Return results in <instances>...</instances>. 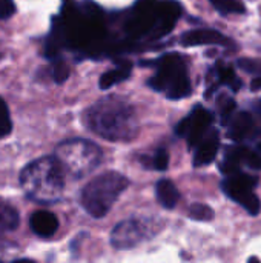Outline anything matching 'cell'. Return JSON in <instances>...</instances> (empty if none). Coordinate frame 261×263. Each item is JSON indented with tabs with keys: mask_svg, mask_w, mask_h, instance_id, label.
Instances as JSON below:
<instances>
[{
	"mask_svg": "<svg viewBox=\"0 0 261 263\" xmlns=\"http://www.w3.org/2000/svg\"><path fill=\"white\" fill-rule=\"evenodd\" d=\"M86 126L109 142H131L138 134L135 109L117 96H108L95 102L85 112Z\"/></svg>",
	"mask_w": 261,
	"mask_h": 263,
	"instance_id": "obj_1",
	"label": "cell"
},
{
	"mask_svg": "<svg viewBox=\"0 0 261 263\" xmlns=\"http://www.w3.org/2000/svg\"><path fill=\"white\" fill-rule=\"evenodd\" d=\"M260 109H261V102H260Z\"/></svg>",
	"mask_w": 261,
	"mask_h": 263,
	"instance_id": "obj_28",
	"label": "cell"
},
{
	"mask_svg": "<svg viewBox=\"0 0 261 263\" xmlns=\"http://www.w3.org/2000/svg\"><path fill=\"white\" fill-rule=\"evenodd\" d=\"M211 5L215 8L217 12L222 15H231V14H245L246 6L242 0H209Z\"/></svg>",
	"mask_w": 261,
	"mask_h": 263,
	"instance_id": "obj_20",
	"label": "cell"
},
{
	"mask_svg": "<svg viewBox=\"0 0 261 263\" xmlns=\"http://www.w3.org/2000/svg\"><path fill=\"white\" fill-rule=\"evenodd\" d=\"M235 108H237V103L235 100L228 96V94H222L217 100V109L220 112V117H222V123L223 125H228L229 120L232 119L234 112H235Z\"/></svg>",
	"mask_w": 261,
	"mask_h": 263,
	"instance_id": "obj_21",
	"label": "cell"
},
{
	"mask_svg": "<svg viewBox=\"0 0 261 263\" xmlns=\"http://www.w3.org/2000/svg\"><path fill=\"white\" fill-rule=\"evenodd\" d=\"M54 62V65H52V79H54V82L55 83H63V82H66V79L69 77V66H68V63L63 60V59H55V60H52Z\"/></svg>",
	"mask_w": 261,
	"mask_h": 263,
	"instance_id": "obj_24",
	"label": "cell"
},
{
	"mask_svg": "<svg viewBox=\"0 0 261 263\" xmlns=\"http://www.w3.org/2000/svg\"><path fill=\"white\" fill-rule=\"evenodd\" d=\"M158 231V225H154L148 219H128L115 225L111 233V245L115 250H129L140 245Z\"/></svg>",
	"mask_w": 261,
	"mask_h": 263,
	"instance_id": "obj_8",
	"label": "cell"
},
{
	"mask_svg": "<svg viewBox=\"0 0 261 263\" xmlns=\"http://www.w3.org/2000/svg\"><path fill=\"white\" fill-rule=\"evenodd\" d=\"M11 131H12V122H11L9 109L5 100L0 97V139L11 134Z\"/></svg>",
	"mask_w": 261,
	"mask_h": 263,
	"instance_id": "obj_23",
	"label": "cell"
},
{
	"mask_svg": "<svg viewBox=\"0 0 261 263\" xmlns=\"http://www.w3.org/2000/svg\"><path fill=\"white\" fill-rule=\"evenodd\" d=\"M182 14L172 0H137L128 12L123 31L129 40H157L171 32Z\"/></svg>",
	"mask_w": 261,
	"mask_h": 263,
	"instance_id": "obj_2",
	"label": "cell"
},
{
	"mask_svg": "<svg viewBox=\"0 0 261 263\" xmlns=\"http://www.w3.org/2000/svg\"><path fill=\"white\" fill-rule=\"evenodd\" d=\"M189 219L197 220V222H209L214 219V210L205 203H192L188 211Z\"/></svg>",
	"mask_w": 261,
	"mask_h": 263,
	"instance_id": "obj_22",
	"label": "cell"
},
{
	"mask_svg": "<svg viewBox=\"0 0 261 263\" xmlns=\"http://www.w3.org/2000/svg\"><path fill=\"white\" fill-rule=\"evenodd\" d=\"M155 196H157L158 203L166 210H174L180 200V193L169 179H162L157 182Z\"/></svg>",
	"mask_w": 261,
	"mask_h": 263,
	"instance_id": "obj_14",
	"label": "cell"
},
{
	"mask_svg": "<svg viewBox=\"0 0 261 263\" xmlns=\"http://www.w3.org/2000/svg\"><path fill=\"white\" fill-rule=\"evenodd\" d=\"M218 149H220V134L218 131L212 129L195 146L194 160H192L194 166H206L211 162H214L218 154Z\"/></svg>",
	"mask_w": 261,
	"mask_h": 263,
	"instance_id": "obj_11",
	"label": "cell"
},
{
	"mask_svg": "<svg viewBox=\"0 0 261 263\" xmlns=\"http://www.w3.org/2000/svg\"><path fill=\"white\" fill-rule=\"evenodd\" d=\"M183 46H203V45H218V46H234V42L217 29H191L180 37Z\"/></svg>",
	"mask_w": 261,
	"mask_h": 263,
	"instance_id": "obj_10",
	"label": "cell"
},
{
	"mask_svg": "<svg viewBox=\"0 0 261 263\" xmlns=\"http://www.w3.org/2000/svg\"><path fill=\"white\" fill-rule=\"evenodd\" d=\"M65 170L55 156L29 162L20 173V186L35 203L51 205L62 199L65 190Z\"/></svg>",
	"mask_w": 261,
	"mask_h": 263,
	"instance_id": "obj_3",
	"label": "cell"
},
{
	"mask_svg": "<svg viewBox=\"0 0 261 263\" xmlns=\"http://www.w3.org/2000/svg\"><path fill=\"white\" fill-rule=\"evenodd\" d=\"M142 65L155 68V74L149 79L148 85L163 92L169 100H180L191 96L192 88L188 66L178 52H166L155 60H145Z\"/></svg>",
	"mask_w": 261,
	"mask_h": 263,
	"instance_id": "obj_4",
	"label": "cell"
},
{
	"mask_svg": "<svg viewBox=\"0 0 261 263\" xmlns=\"http://www.w3.org/2000/svg\"><path fill=\"white\" fill-rule=\"evenodd\" d=\"M214 122V114L205 106H195L189 116L180 120L175 126V134L186 139L189 148H195L200 140L208 134Z\"/></svg>",
	"mask_w": 261,
	"mask_h": 263,
	"instance_id": "obj_9",
	"label": "cell"
},
{
	"mask_svg": "<svg viewBox=\"0 0 261 263\" xmlns=\"http://www.w3.org/2000/svg\"><path fill=\"white\" fill-rule=\"evenodd\" d=\"M29 227L35 236L43 237V239H49L57 233L58 220L52 213L45 211V210H38V211L32 213V216L29 217Z\"/></svg>",
	"mask_w": 261,
	"mask_h": 263,
	"instance_id": "obj_13",
	"label": "cell"
},
{
	"mask_svg": "<svg viewBox=\"0 0 261 263\" xmlns=\"http://www.w3.org/2000/svg\"><path fill=\"white\" fill-rule=\"evenodd\" d=\"M20 217L17 210L6 203V202H0V237L6 233L14 231L18 227Z\"/></svg>",
	"mask_w": 261,
	"mask_h": 263,
	"instance_id": "obj_17",
	"label": "cell"
},
{
	"mask_svg": "<svg viewBox=\"0 0 261 263\" xmlns=\"http://www.w3.org/2000/svg\"><path fill=\"white\" fill-rule=\"evenodd\" d=\"M62 163L65 173L72 179H83L98 168L103 153L98 145L85 139H71L62 142L54 154Z\"/></svg>",
	"mask_w": 261,
	"mask_h": 263,
	"instance_id": "obj_6",
	"label": "cell"
},
{
	"mask_svg": "<svg viewBox=\"0 0 261 263\" xmlns=\"http://www.w3.org/2000/svg\"><path fill=\"white\" fill-rule=\"evenodd\" d=\"M237 66H240L243 71L249 74L261 77V59H240L237 62Z\"/></svg>",
	"mask_w": 261,
	"mask_h": 263,
	"instance_id": "obj_25",
	"label": "cell"
},
{
	"mask_svg": "<svg viewBox=\"0 0 261 263\" xmlns=\"http://www.w3.org/2000/svg\"><path fill=\"white\" fill-rule=\"evenodd\" d=\"M129 186V179L117 171H106L94 177L83 188L80 202L83 210L94 219L105 217L117 199Z\"/></svg>",
	"mask_w": 261,
	"mask_h": 263,
	"instance_id": "obj_5",
	"label": "cell"
},
{
	"mask_svg": "<svg viewBox=\"0 0 261 263\" xmlns=\"http://www.w3.org/2000/svg\"><path fill=\"white\" fill-rule=\"evenodd\" d=\"M15 12V5L12 0H0V18H8Z\"/></svg>",
	"mask_w": 261,
	"mask_h": 263,
	"instance_id": "obj_26",
	"label": "cell"
},
{
	"mask_svg": "<svg viewBox=\"0 0 261 263\" xmlns=\"http://www.w3.org/2000/svg\"><path fill=\"white\" fill-rule=\"evenodd\" d=\"M131 69H132V65L129 62L117 63V66L114 69H109L105 74H102V77L98 80L100 89H109V88L122 83L123 80H126L131 76Z\"/></svg>",
	"mask_w": 261,
	"mask_h": 263,
	"instance_id": "obj_16",
	"label": "cell"
},
{
	"mask_svg": "<svg viewBox=\"0 0 261 263\" xmlns=\"http://www.w3.org/2000/svg\"><path fill=\"white\" fill-rule=\"evenodd\" d=\"M140 162L145 168L155 171H166L169 165V154L166 149H157L152 156H142Z\"/></svg>",
	"mask_w": 261,
	"mask_h": 263,
	"instance_id": "obj_19",
	"label": "cell"
},
{
	"mask_svg": "<svg viewBox=\"0 0 261 263\" xmlns=\"http://www.w3.org/2000/svg\"><path fill=\"white\" fill-rule=\"evenodd\" d=\"M226 154L232 156L240 163H248L251 168L261 170V151L257 153V151H252L246 146H234V148H228Z\"/></svg>",
	"mask_w": 261,
	"mask_h": 263,
	"instance_id": "obj_18",
	"label": "cell"
},
{
	"mask_svg": "<svg viewBox=\"0 0 261 263\" xmlns=\"http://www.w3.org/2000/svg\"><path fill=\"white\" fill-rule=\"evenodd\" d=\"M212 76H214L212 80L217 82L215 89H217V86L223 85V86H228L231 91L237 92L243 86V82L237 77L235 71L231 66H228L226 63H223V62H217V65H215V68L212 71Z\"/></svg>",
	"mask_w": 261,
	"mask_h": 263,
	"instance_id": "obj_15",
	"label": "cell"
},
{
	"mask_svg": "<svg viewBox=\"0 0 261 263\" xmlns=\"http://www.w3.org/2000/svg\"><path fill=\"white\" fill-rule=\"evenodd\" d=\"M226 126H228V137L235 142H243L246 139H251L255 133V122L252 116L245 111L238 112L237 116L234 114Z\"/></svg>",
	"mask_w": 261,
	"mask_h": 263,
	"instance_id": "obj_12",
	"label": "cell"
},
{
	"mask_svg": "<svg viewBox=\"0 0 261 263\" xmlns=\"http://www.w3.org/2000/svg\"><path fill=\"white\" fill-rule=\"evenodd\" d=\"M257 182L258 180L255 176H249L240 170L226 176V179L222 182V190L229 199L243 206L251 216H257L261 210L260 199L254 193Z\"/></svg>",
	"mask_w": 261,
	"mask_h": 263,
	"instance_id": "obj_7",
	"label": "cell"
},
{
	"mask_svg": "<svg viewBox=\"0 0 261 263\" xmlns=\"http://www.w3.org/2000/svg\"><path fill=\"white\" fill-rule=\"evenodd\" d=\"M251 89H252V91H258V89H261L260 76H255V79H252V82H251Z\"/></svg>",
	"mask_w": 261,
	"mask_h": 263,
	"instance_id": "obj_27",
	"label": "cell"
}]
</instances>
